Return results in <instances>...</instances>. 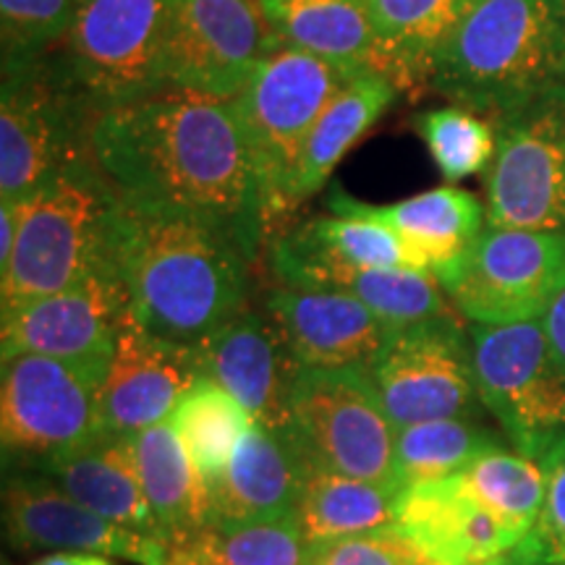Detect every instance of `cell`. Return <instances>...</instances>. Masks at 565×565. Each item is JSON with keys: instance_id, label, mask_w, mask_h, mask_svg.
<instances>
[{"instance_id": "1", "label": "cell", "mask_w": 565, "mask_h": 565, "mask_svg": "<svg viewBox=\"0 0 565 565\" xmlns=\"http://www.w3.org/2000/svg\"><path fill=\"white\" fill-rule=\"evenodd\" d=\"M92 158L126 204L215 225L257 257L270 215L233 100L166 87L113 108Z\"/></svg>"}, {"instance_id": "2", "label": "cell", "mask_w": 565, "mask_h": 565, "mask_svg": "<svg viewBox=\"0 0 565 565\" xmlns=\"http://www.w3.org/2000/svg\"><path fill=\"white\" fill-rule=\"evenodd\" d=\"M249 265L242 244L215 225L118 204L110 267L147 333L183 345L202 341L249 309Z\"/></svg>"}, {"instance_id": "3", "label": "cell", "mask_w": 565, "mask_h": 565, "mask_svg": "<svg viewBox=\"0 0 565 565\" xmlns=\"http://www.w3.org/2000/svg\"><path fill=\"white\" fill-rule=\"evenodd\" d=\"M429 87L490 121L565 87V0H471Z\"/></svg>"}, {"instance_id": "4", "label": "cell", "mask_w": 565, "mask_h": 565, "mask_svg": "<svg viewBox=\"0 0 565 565\" xmlns=\"http://www.w3.org/2000/svg\"><path fill=\"white\" fill-rule=\"evenodd\" d=\"M116 186L95 158H84L24 196L21 233L0 273V320L110 267Z\"/></svg>"}, {"instance_id": "5", "label": "cell", "mask_w": 565, "mask_h": 565, "mask_svg": "<svg viewBox=\"0 0 565 565\" xmlns=\"http://www.w3.org/2000/svg\"><path fill=\"white\" fill-rule=\"evenodd\" d=\"M469 335L482 406L513 450L553 469L565 458V366L542 320L471 324Z\"/></svg>"}, {"instance_id": "6", "label": "cell", "mask_w": 565, "mask_h": 565, "mask_svg": "<svg viewBox=\"0 0 565 565\" xmlns=\"http://www.w3.org/2000/svg\"><path fill=\"white\" fill-rule=\"evenodd\" d=\"M110 356L6 359L0 380L3 456L34 471L105 433L103 387Z\"/></svg>"}, {"instance_id": "7", "label": "cell", "mask_w": 565, "mask_h": 565, "mask_svg": "<svg viewBox=\"0 0 565 565\" xmlns=\"http://www.w3.org/2000/svg\"><path fill=\"white\" fill-rule=\"evenodd\" d=\"M53 61L95 118L166 89V0H79Z\"/></svg>"}, {"instance_id": "8", "label": "cell", "mask_w": 565, "mask_h": 565, "mask_svg": "<svg viewBox=\"0 0 565 565\" xmlns=\"http://www.w3.org/2000/svg\"><path fill=\"white\" fill-rule=\"evenodd\" d=\"M351 76L315 55L278 47L259 63L233 108L263 181L270 223L291 207L296 168L317 121Z\"/></svg>"}, {"instance_id": "9", "label": "cell", "mask_w": 565, "mask_h": 565, "mask_svg": "<svg viewBox=\"0 0 565 565\" xmlns=\"http://www.w3.org/2000/svg\"><path fill=\"white\" fill-rule=\"evenodd\" d=\"M395 427L370 366H301L288 435L307 461L395 487Z\"/></svg>"}, {"instance_id": "10", "label": "cell", "mask_w": 565, "mask_h": 565, "mask_svg": "<svg viewBox=\"0 0 565 565\" xmlns=\"http://www.w3.org/2000/svg\"><path fill=\"white\" fill-rule=\"evenodd\" d=\"M97 118L45 58L3 68L0 89V200L32 194L53 175L92 158Z\"/></svg>"}, {"instance_id": "11", "label": "cell", "mask_w": 565, "mask_h": 565, "mask_svg": "<svg viewBox=\"0 0 565 565\" xmlns=\"http://www.w3.org/2000/svg\"><path fill=\"white\" fill-rule=\"evenodd\" d=\"M487 223L565 233V87L494 118Z\"/></svg>"}, {"instance_id": "12", "label": "cell", "mask_w": 565, "mask_h": 565, "mask_svg": "<svg viewBox=\"0 0 565 565\" xmlns=\"http://www.w3.org/2000/svg\"><path fill=\"white\" fill-rule=\"evenodd\" d=\"M565 286V233L490 225L443 286L471 324L534 322Z\"/></svg>"}, {"instance_id": "13", "label": "cell", "mask_w": 565, "mask_h": 565, "mask_svg": "<svg viewBox=\"0 0 565 565\" xmlns=\"http://www.w3.org/2000/svg\"><path fill=\"white\" fill-rule=\"evenodd\" d=\"M370 374L395 427L477 416L482 406L471 362V335L443 315L393 330Z\"/></svg>"}, {"instance_id": "14", "label": "cell", "mask_w": 565, "mask_h": 565, "mask_svg": "<svg viewBox=\"0 0 565 565\" xmlns=\"http://www.w3.org/2000/svg\"><path fill=\"white\" fill-rule=\"evenodd\" d=\"M282 47L259 0H166V84L233 100Z\"/></svg>"}, {"instance_id": "15", "label": "cell", "mask_w": 565, "mask_h": 565, "mask_svg": "<svg viewBox=\"0 0 565 565\" xmlns=\"http://www.w3.org/2000/svg\"><path fill=\"white\" fill-rule=\"evenodd\" d=\"M3 532L17 553H97L134 565H168L171 545L160 534L113 524L51 479L24 471L6 479Z\"/></svg>"}, {"instance_id": "16", "label": "cell", "mask_w": 565, "mask_h": 565, "mask_svg": "<svg viewBox=\"0 0 565 565\" xmlns=\"http://www.w3.org/2000/svg\"><path fill=\"white\" fill-rule=\"evenodd\" d=\"M129 322L131 309L124 282L113 267H103L3 317L0 353L3 362L21 353L58 359L113 356Z\"/></svg>"}, {"instance_id": "17", "label": "cell", "mask_w": 565, "mask_h": 565, "mask_svg": "<svg viewBox=\"0 0 565 565\" xmlns=\"http://www.w3.org/2000/svg\"><path fill=\"white\" fill-rule=\"evenodd\" d=\"M200 377L215 380L249 412L259 427L286 433L291 393L301 364L265 312L244 309L192 345Z\"/></svg>"}, {"instance_id": "18", "label": "cell", "mask_w": 565, "mask_h": 565, "mask_svg": "<svg viewBox=\"0 0 565 565\" xmlns=\"http://www.w3.org/2000/svg\"><path fill=\"white\" fill-rule=\"evenodd\" d=\"M395 526L433 565H494L529 536L479 503L461 475L404 487Z\"/></svg>"}, {"instance_id": "19", "label": "cell", "mask_w": 565, "mask_h": 565, "mask_svg": "<svg viewBox=\"0 0 565 565\" xmlns=\"http://www.w3.org/2000/svg\"><path fill=\"white\" fill-rule=\"evenodd\" d=\"M265 312L301 366H370L393 328L366 303L341 291L275 286Z\"/></svg>"}, {"instance_id": "20", "label": "cell", "mask_w": 565, "mask_h": 565, "mask_svg": "<svg viewBox=\"0 0 565 565\" xmlns=\"http://www.w3.org/2000/svg\"><path fill=\"white\" fill-rule=\"evenodd\" d=\"M196 372L192 345L147 333L141 324H126L110 356L103 387L105 433L131 437L168 422Z\"/></svg>"}, {"instance_id": "21", "label": "cell", "mask_w": 565, "mask_h": 565, "mask_svg": "<svg viewBox=\"0 0 565 565\" xmlns=\"http://www.w3.org/2000/svg\"><path fill=\"white\" fill-rule=\"evenodd\" d=\"M328 207L335 215L370 217L391 228L408 246L422 270L445 286L487 228V207L479 196L456 186H440L393 204H366L333 189Z\"/></svg>"}, {"instance_id": "22", "label": "cell", "mask_w": 565, "mask_h": 565, "mask_svg": "<svg viewBox=\"0 0 565 565\" xmlns=\"http://www.w3.org/2000/svg\"><path fill=\"white\" fill-rule=\"evenodd\" d=\"M270 267L280 286L315 288L343 270L416 267L408 246L387 225L356 215H322L278 233L270 242Z\"/></svg>"}, {"instance_id": "23", "label": "cell", "mask_w": 565, "mask_h": 565, "mask_svg": "<svg viewBox=\"0 0 565 565\" xmlns=\"http://www.w3.org/2000/svg\"><path fill=\"white\" fill-rule=\"evenodd\" d=\"M303 458L294 437L254 424L210 494V521H259L296 513Z\"/></svg>"}, {"instance_id": "24", "label": "cell", "mask_w": 565, "mask_h": 565, "mask_svg": "<svg viewBox=\"0 0 565 565\" xmlns=\"http://www.w3.org/2000/svg\"><path fill=\"white\" fill-rule=\"evenodd\" d=\"M34 471L113 524L160 534L147 494L141 490L131 437L103 433L84 448L42 463Z\"/></svg>"}, {"instance_id": "25", "label": "cell", "mask_w": 565, "mask_h": 565, "mask_svg": "<svg viewBox=\"0 0 565 565\" xmlns=\"http://www.w3.org/2000/svg\"><path fill=\"white\" fill-rule=\"evenodd\" d=\"M282 47L356 76L377 63L370 0H259Z\"/></svg>"}, {"instance_id": "26", "label": "cell", "mask_w": 565, "mask_h": 565, "mask_svg": "<svg viewBox=\"0 0 565 565\" xmlns=\"http://www.w3.org/2000/svg\"><path fill=\"white\" fill-rule=\"evenodd\" d=\"M134 463L160 534L171 547L210 524V494L171 422L131 435Z\"/></svg>"}, {"instance_id": "27", "label": "cell", "mask_w": 565, "mask_h": 565, "mask_svg": "<svg viewBox=\"0 0 565 565\" xmlns=\"http://www.w3.org/2000/svg\"><path fill=\"white\" fill-rule=\"evenodd\" d=\"M401 87L380 68L351 76L317 121L296 168L291 207L328 186L343 154L393 108Z\"/></svg>"}, {"instance_id": "28", "label": "cell", "mask_w": 565, "mask_h": 565, "mask_svg": "<svg viewBox=\"0 0 565 565\" xmlns=\"http://www.w3.org/2000/svg\"><path fill=\"white\" fill-rule=\"evenodd\" d=\"M398 492V487L366 482L303 458L301 490L296 500L303 542L320 545L393 526Z\"/></svg>"}, {"instance_id": "29", "label": "cell", "mask_w": 565, "mask_h": 565, "mask_svg": "<svg viewBox=\"0 0 565 565\" xmlns=\"http://www.w3.org/2000/svg\"><path fill=\"white\" fill-rule=\"evenodd\" d=\"M471 0H370L377 63L398 87L427 84Z\"/></svg>"}, {"instance_id": "30", "label": "cell", "mask_w": 565, "mask_h": 565, "mask_svg": "<svg viewBox=\"0 0 565 565\" xmlns=\"http://www.w3.org/2000/svg\"><path fill=\"white\" fill-rule=\"evenodd\" d=\"M168 422L181 437L207 492L221 482L233 450L254 427L249 412L210 377L194 380Z\"/></svg>"}, {"instance_id": "31", "label": "cell", "mask_w": 565, "mask_h": 565, "mask_svg": "<svg viewBox=\"0 0 565 565\" xmlns=\"http://www.w3.org/2000/svg\"><path fill=\"white\" fill-rule=\"evenodd\" d=\"M508 448L503 433H494L477 416L408 424L395 433V487L429 482L458 475L466 466Z\"/></svg>"}, {"instance_id": "32", "label": "cell", "mask_w": 565, "mask_h": 565, "mask_svg": "<svg viewBox=\"0 0 565 565\" xmlns=\"http://www.w3.org/2000/svg\"><path fill=\"white\" fill-rule=\"evenodd\" d=\"M303 542L296 513L259 521H210L192 540L171 547L168 565H303Z\"/></svg>"}, {"instance_id": "33", "label": "cell", "mask_w": 565, "mask_h": 565, "mask_svg": "<svg viewBox=\"0 0 565 565\" xmlns=\"http://www.w3.org/2000/svg\"><path fill=\"white\" fill-rule=\"evenodd\" d=\"M312 291H341L359 299L393 330L450 315L440 280L416 267L343 270L322 278Z\"/></svg>"}, {"instance_id": "34", "label": "cell", "mask_w": 565, "mask_h": 565, "mask_svg": "<svg viewBox=\"0 0 565 565\" xmlns=\"http://www.w3.org/2000/svg\"><path fill=\"white\" fill-rule=\"evenodd\" d=\"M458 475L479 503L524 534H532L545 508L553 469L521 456L519 450L503 448L482 456Z\"/></svg>"}, {"instance_id": "35", "label": "cell", "mask_w": 565, "mask_h": 565, "mask_svg": "<svg viewBox=\"0 0 565 565\" xmlns=\"http://www.w3.org/2000/svg\"><path fill=\"white\" fill-rule=\"evenodd\" d=\"M414 129L419 131L429 158L448 183L490 171L498 150V134L490 118L448 105L419 113L414 118Z\"/></svg>"}, {"instance_id": "36", "label": "cell", "mask_w": 565, "mask_h": 565, "mask_svg": "<svg viewBox=\"0 0 565 565\" xmlns=\"http://www.w3.org/2000/svg\"><path fill=\"white\" fill-rule=\"evenodd\" d=\"M79 0H0L3 68L45 58L71 30Z\"/></svg>"}, {"instance_id": "37", "label": "cell", "mask_w": 565, "mask_h": 565, "mask_svg": "<svg viewBox=\"0 0 565 565\" xmlns=\"http://www.w3.org/2000/svg\"><path fill=\"white\" fill-rule=\"evenodd\" d=\"M303 565H433L401 534L398 526L307 545Z\"/></svg>"}, {"instance_id": "38", "label": "cell", "mask_w": 565, "mask_h": 565, "mask_svg": "<svg viewBox=\"0 0 565 565\" xmlns=\"http://www.w3.org/2000/svg\"><path fill=\"white\" fill-rule=\"evenodd\" d=\"M524 550L536 565H565V458L553 466L545 508Z\"/></svg>"}, {"instance_id": "39", "label": "cell", "mask_w": 565, "mask_h": 565, "mask_svg": "<svg viewBox=\"0 0 565 565\" xmlns=\"http://www.w3.org/2000/svg\"><path fill=\"white\" fill-rule=\"evenodd\" d=\"M21 217H24V196L19 200H0V273L6 270L17 249Z\"/></svg>"}, {"instance_id": "40", "label": "cell", "mask_w": 565, "mask_h": 565, "mask_svg": "<svg viewBox=\"0 0 565 565\" xmlns=\"http://www.w3.org/2000/svg\"><path fill=\"white\" fill-rule=\"evenodd\" d=\"M542 328H545L547 341L553 345L557 362L565 366V286L563 291L557 294L553 307L547 309V315L542 317Z\"/></svg>"}, {"instance_id": "41", "label": "cell", "mask_w": 565, "mask_h": 565, "mask_svg": "<svg viewBox=\"0 0 565 565\" xmlns=\"http://www.w3.org/2000/svg\"><path fill=\"white\" fill-rule=\"evenodd\" d=\"M32 565H116L113 557L97 553H51Z\"/></svg>"}, {"instance_id": "42", "label": "cell", "mask_w": 565, "mask_h": 565, "mask_svg": "<svg viewBox=\"0 0 565 565\" xmlns=\"http://www.w3.org/2000/svg\"><path fill=\"white\" fill-rule=\"evenodd\" d=\"M494 565H536V563L532 561V555L526 553L524 545H519V547L513 550L511 555L503 557V561H500V563H494Z\"/></svg>"}]
</instances>
